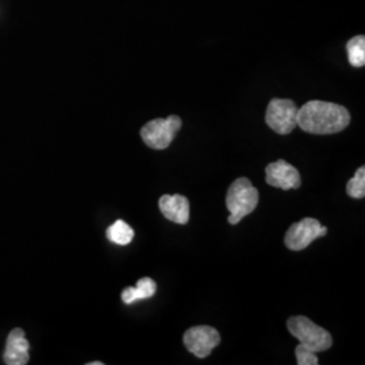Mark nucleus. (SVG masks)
Here are the masks:
<instances>
[{"label": "nucleus", "mask_w": 365, "mask_h": 365, "mask_svg": "<svg viewBox=\"0 0 365 365\" xmlns=\"http://www.w3.org/2000/svg\"><path fill=\"white\" fill-rule=\"evenodd\" d=\"M351 123V114L344 106L310 101L298 110V126L303 131L318 135L336 134Z\"/></svg>", "instance_id": "1"}, {"label": "nucleus", "mask_w": 365, "mask_h": 365, "mask_svg": "<svg viewBox=\"0 0 365 365\" xmlns=\"http://www.w3.org/2000/svg\"><path fill=\"white\" fill-rule=\"evenodd\" d=\"M260 200V194L256 187L247 178L237 179L227 190L226 207L230 215L227 222L230 225H237L247 215L252 214Z\"/></svg>", "instance_id": "2"}, {"label": "nucleus", "mask_w": 365, "mask_h": 365, "mask_svg": "<svg viewBox=\"0 0 365 365\" xmlns=\"http://www.w3.org/2000/svg\"><path fill=\"white\" fill-rule=\"evenodd\" d=\"M287 327L289 333L299 341L300 345L312 352H325L333 344L330 333L324 327L314 324L307 317H291L287 321Z\"/></svg>", "instance_id": "3"}, {"label": "nucleus", "mask_w": 365, "mask_h": 365, "mask_svg": "<svg viewBox=\"0 0 365 365\" xmlns=\"http://www.w3.org/2000/svg\"><path fill=\"white\" fill-rule=\"evenodd\" d=\"M180 128L182 119L178 115H170L165 119L157 118L148 122L141 129V138L150 149L164 150L172 144Z\"/></svg>", "instance_id": "4"}, {"label": "nucleus", "mask_w": 365, "mask_h": 365, "mask_svg": "<svg viewBox=\"0 0 365 365\" xmlns=\"http://www.w3.org/2000/svg\"><path fill=\"white\" fill-rule=\"evenodd\" d=\"M298 110L291 99H272L267 108L265 122L274 133L286 135L298 126Z\"/></svg>", "instance_id": "5"}, {"label": "nucleus", "mask_w": 365, "mask_h": 365, "mask_svg": "<svg viewBox=\"0 0 365 365\" xmlns=\"http://www.w3.org/2000/svg\"><path fill=\"white\" fill-rule=\"evenodd\" d=\"M182 342L188 352L197 359H206L221 344V336L215 327L202 325L190 327L182 336Z\"/></svg>", "instance_id": "6"}, {"label": "nucleus", "mask_w": 365, "mask_h": 365, "mask_svg": "<svg viewBox=\"0 0 365 365\" xmlns=\"http://www.w3.org/2000/svg\"><path fill=\"white\" fill-rule=\"evenodd\" d=\"M327 235V227L314 218H303L292 223L284 235V244L288 249L299 252L307 248L313 241Z\"/></svg>", "instance_id": "7"}, {"label": "nucleus", "mask_w": 365, "mask_h": 365, "mask_svg": "<svg viewBox=\"0 0 365 365\" xmlns=\"http://www.w3.org/2000/svg\"><path fill=\"white\" fill-rule=\"evenodd\" d=\"M265 182L274 188L298 190L302 184L299 170L284 160H277L265 168Z\"/></svg>", "instance_id": "8"}, {"label": "nucleus", "mask_w": 365, "mask_h": 365, "mask_svg": "<svg viewBox=\"0 0 365 365\" xmlns=\"http://www.w3.org/2000/svg\"><path fill=\"white\" fill-rule=\"evenodd\" d=\"M30 345L25 339V331L22 329H14L7 337L6 351L3 360L7 365H25L29 363Z\"/></svg>", "instance_id": "9"}, {"label": "nucleus", "mask_w": 365, "mask_h": 365, "mask_svg": "<svg viewBox=\"0 0 365 365\" xmlns=\"http://www.w3.org/2000/svg\"><path fill=\"white\" fill-rule=\"evenodd\" d=\"M158 207L163 215L170 222L185 225L190 221V202L185 196L163 195L158 200Z\"/></svg>", "instance_id": "10"}, {"label": "nucleus", "mask_w": 365, "mask_h": 365, "mask_svg": "<svg viewBox=\"0 0 365 365\" xmlns=\"http://www.w3.org/2000/svg\"><path fill=\"white\" fill-rule=\"evenodd\" d=\"M156 282L150 277H143L137 282V287L125 288L120 294L122 302L126 304H133L137 300L152 298L156 294Z\"/></svg>", "instance_id": "11"}, {"label": "nucleus", "mask_w": 365, "mask_h": 365, "mask_svg": "<svg viewBox=\"0 0 365 365\" xmlns=\"http://www.w3.org/2000/svg\"><path fill=\"white\" fill-rule=\"evenodd\" d=\"M107 238L117 245H129L134 238V230L126 222L118 220L107 229Z\"/></svg>", "instance_id": "12"}, {"label": "nucleus", "mask_w": 365, "mask_h": 365, "mask_svg": "<svg viewBox=\"0 0 365 365\" xmlns=\"http://www.w3.org/2000/svg\"><path fill=\"white\" fill-rule=\"evenodd\" d=\"M348 60L354 68H361L365 66V37L356 36L346 43Z\"/></svg>", "instance_id": "13"}, {"label": "nucleus", "mask_w": 365, "mask_h": 365, "mask_svg": "<svg viewBox=\"0 0 365 365\" xmlns=\"http://www.w3.org/2000/svg\"><path fill=\"white\" fill-rule=\"evenodd\" d=\"M346 194L353 199H363L365 196V167L356 170V175L346 184Z\"/></svg>", "instance_id": "14"}, {"label": "nucleus", "mask_w": 365, "mask_h": 365, "mask_svg": "<svg viewBox=\"0 0 365 365\" xmlns=\"http://www.w3.org/2000/svg\"><path fill=\"white\" fill-rule=\"evenodd\" d=\"M295 356H297V363L298 365H318L319 360L317 357V353L309 351L303 345H298L295 348Z\"/></svg>", "instance_id": "15"}, {"label": "nucleus", "mask_w": 365, "mask_h": 365, "mask_svg": "<svg viewBox=\"0 0 365 365\" xmlns=\"http://www.w3.org/2000/svg\"><path fill=\"white\" fill-rule=\"evenodd\" d=\"M88 365H103V363H101V361H95V363H90Z\"/></svg>", "instance_id": "16"}]
</instances>
